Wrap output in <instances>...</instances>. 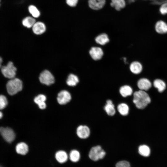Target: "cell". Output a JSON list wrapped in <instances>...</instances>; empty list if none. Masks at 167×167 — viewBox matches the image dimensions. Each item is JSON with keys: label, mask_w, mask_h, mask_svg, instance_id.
<instances>
[{"label": "cell", "mask_w": 167, "mask_h": 167, "mask_svg": "<svg viewBox=\"0 0 167 167\" xmlns=\"http://www.w3.org/2000/svg\"><path fill=\"white\" fill-rule=\"evenodd\" d=\"M95 41L97 44L103 45L109 42V39L106 34L102 33L96 37Z\"/></svg>", "instance_id": "cell-23"}, {"label": "cell", "mask_w": 167, "mask_h": 167, "mask_svg": "<svg viewBox=\"0 0 167 167\" xmlns=\"http://www.w3.org/2000/svg\"><path fill=\"white\" fill-rule=\"evenodd\" d=\"M2 58L0 57V68L1 67V64L2 62Z\"/></svg>", "instance_id": "cell-34"}, {"label": "cell", "mask_w": 167, "mask_h": 167, "mask_svg": "<svg viewBox=\"0 0 167 167\" xmlns=\"http://www.w3.org/2000/svg\"><path fill=\"white\" fill-rule=\"evenodd\" d=\"M0 133L4 139L8 143L12 142L15 138V133L13 130L10 128L3 127Z\"/></svg>", "instance_id": "cell-6"}, {"label": "cell", "mask_w": 167, "mask_h": 167, "mask_svg": "<svg viewBox=\"0 0 167 167\" xmlns=\"http://www.w3.org/2000/svg\"><path fill=\"white\" fill-rule=\"evenodd\" d=\"M54 158L55 161L58 163L62 165L67 162L69 159V155L65 151L59 150L55 152Z\"/></svg>", "instance_id": "cell-7"}, {"label": "cell", "mask_w": 167, "mask_h": 167, "mask_svg": "<svg viewBox=\"0 0 167 167\" xmlns=\"http://www.w3.org/2000/svg\"><path fill=\"white\" fill-rule=\"evenodd\" d=\"M155 29L158 33L163 34L167 33V24L164 21L159 20L155 25Z\"/></svg>", "instance_id": "cell-16"}, {"label": "cell", "mask_w": 167, "mask_h": 167, "mask_svg": "<svg viewBox=\"0 0 167 167\" xmlns=\"http://www.w3.org/2000/svg\"><path fill=\"white\" fill-rule=\"evenodd\" d=\"M89 53L92 58L95 60L100 59L102 57L103 52L100 47H93L91 48Z\"/></svg>", "instance_id": "cell-11"}, {"label": "cell", "mask_w": 167, "mask_h": 167, "mask_svg": "<svg viewBox=\"0 0 167 167\" xmlns=\"http://www.w3.org/2000/svg\"><path fill=\"white\" fill-rule=\"evenodd\" d=\"M2 128H3L2 127H0V132L1 130H2Z\"/></svg>", "instance_id": "cell-36"}, {"label": "cell", "mask_w": 167, "mask_h": 167, "mask_svg": "<svg viewBox=\"0 0 167 167\" xmlns=\"http://www.w3.org/2000/svg\"></svg>", "instance_id": "cell-40"}, {"label": "cell", "mask_w": 167, "mask_h": 167, "mask_svg": "<svg viewBox=\"0 0 167 167\" xmlns=\"http://www.w3.org/2000/svg\"><path fill=\"white\" fill-rule=\"evenodd\" d=\"M6 87L8 93L11 95H13L22 90V82L19 79L15 77L8 81Z\"/></svg>", "instance_id": "cell-2"}, {"label": "cell", "mask_w": 167, "mask_h": 167, "mask_svg": "<svg viewBox=\"0 0 167 167\" xmlns=\"http://www.w3.org/2000/svg\"><path fill=\"white\" fill-rule=\"evenodd\" d=\"M104 109L107 114L109 116H113L115 113L114 105L110 100H108L106 101Z\"/></svg>", "instance_id": "cell-17"}, {"label": "cell", "mask_w": 167, "mask_h": 167, "mask_svg": "<svg viewBox=\"0 0 167 167\" xmlns=\"http://www.w3.org/2000/svg\"><path fill=\"white\" fill-rule=\"evenodd\" d=\"M40 82L47 86H49L55 82V79L53 74L48 70H45L40 74L39 77Z\"/></svg>", "instance_id": "cell-5"}, {"label": "cell", "mask_w": 167, "mask_h": 167, "mask_svg": "<svg viewBox=\"0 0 167 167\" xmlns=\"http://www.w3.org/2000/svg\"><path fill=\"white\" fill-rule=\"evenodd\" d=\"M32 28L33 32L37 35L43 34L46 29L45 24L41 21H36Z\"/></svg>", "instance_id": "cell-9"}, {"label": "cell", "mask_w": 167, "mask_h": 167, "mask_svg": "<svg viewBox=\"0 0 167 167\" xmlns=\"http://www.w3.org/2000/svg\"><path fill=\"white\" fill-rule=\"evenodd\" d=\"M159 10L160 13L162 15L167 14V2L162 3Z\"/></svg>", "instance_id": "cell-30"}, {"label": "cell", "mask_w": 167, "mask_h": 167, "mask_svg": "<svg viewBox=\"0 0 167 167\" xmlns=\"http://www.w3.org/2000/svg\"><path fill=\"white\" fill-rule=\"evenodd\" d=\"M130 69L131 71L133 73L138 74L142 71L143 67L142 64L139 62L135 61L131 64Z\"/></svg>", "instance_id": "cell-18"}, {"label": "cell", "mask_w": 167, "mask_h": 167, "mask_svg": "<svg viewBox=\"0 0 167 167\" xmlns=\"http://www.w3.org/2000/svg\"><path fill=\"white\" fill-rule=\"evenodd\" d=\"M119 92L123 97H126L131 95L133 92V90L132 88L129 86L125 85L120 88Z\"/></svg>", "instance_id": "cell-21"}, {"label": "cell", "mask_w": 167, "mask_h": 167, "mask_svg": "<svg viewBox=\"0 0 167 167\" xmlns=\"http://www.w3.org/2000/svg\"><path fill=\"white\" fill-rule=\"evenodd\" d=\"M71 99V96L70 92L66 90L61 91L58 94L57 100L60 105H64L69 102Z\"/></svg>", "instance_id": "cell-8"}, {"label": "cell", "mask_w": 167, "mask_h": 167, "mask_svg": "<svg viewBox=\"0 0 167 167\" xmlns=\"http://www.w3.org/2000/svg\"><path fill=\"white\" fill-rule=\"evenodd\" d=\"M79 82L78 77L75 75L71 74L68 76L66 83L67 84L70 86H76Z\"/></svg>", "instance_id": "cell-22"}, {"label": "cell", "mask_w": 167, "mask_h": 167, "mask_svg": "<svg viewBox=\"0 0 167 167\" xmlns=\"http://www.w3.org/2000/svg\"><path fill=\"white\" fill-rule=\"evenodd\" d=\"M105 3V0H88L89 7L94 10H99L102 8Z\"/></svg>", "instance_id": "cell-12"}, {"label": "cell", "mask_w": 167, "mask_h": 167, "mask_svg": "<svg viewBox=\"0 0 167 167\" xmlns=\"http://www.w3.org/2000/svg\"><path fill=\"white\" fill-rule=\"evenodd\" d=\"M105 155V152L101 146L98 145L92 147L90 149L89 156L93 161H97L103 159Z\"/></svg>", "instance_id": "cell-4"}, {"label": "cell", "mask_w": 167, "mask_h": 167, "mask_svg": "<svg viewBox=\"0 0 167 167\" xmlns=\"http://www.w3.org/2000/svg\"><path fill=\"white\" fill-rule=\"evenodd\" d=\"M69 159L73 163L78 162L79 160L80 157V155L79 152L76 149L71 150L70 152L69 155Z\"/></svg>", "instance_id": "cell-20"}, {"label": "cell", "mask_w": 167, "mask_h": 167, "mask_svg": "<svg viewBox=\"0 0 167 167\" xmlns=\"http://www.w3.org/2000/svg\"><path fill=\"white\" fill-rule=\"evenodd\" d=\"M46 99V96L43 94H40L35 97L34 101L37 105L41 103L45 102Z\"/></svg>", "instance_id": "cell-28"}, {"label": "cell", "mask_w": 167, "mask_h": 167, "mask_svg": "<svg viewBox=\"0 0 167 167\" xmlns=\"http://www.w3.org/2000/svg\"><path fill=\"white\" fill-rule=\"evenodd\" d=\"M1 2V0H0V2Z\"/></svg>", "instance_id": "cell-39"}, {"label": "cell", "mask_w": 167, "mask_h": 167, "mask_svg": "<svg viewBox=\"0 0 167 167\" xmlns=\"http://www.w3.org/2000/svg\"><path fill=\"white\" fill-rule=\"evenodd\" d=\"M0 6H1V3L0 2Z\"/></svg>", "instance_id": "cell-37"}, {"label": "cell", "mask_w": 167, "mask_h": 167, "mask_svg": "<svg viewBox=\"0 0 167 167\" xmlns=\"http://www.w3.org/2000/svg\"><path fill=\"white\" fill-rule=\"evenodd\" d=\"M133 102L139 109H143L151 102L150 98L145 91L139 90L133 94Z\"/></svg>", "instance_id": "cell-1"}, {"label": "cell", "mask_w": 167, "mask_h": 167, "mask_svg": "<svg viewBox=\"0 0 167 167\" xmlns=\"http://www.w3.org/2000/svg\"><path fill=\"white\" fill-rule=\"evenodd\" d=\"M16 70V67L11 61L9 62L6 66H2L1 68L2 73L4 77L10 79L15 78Z\"/></svg>", "instance_id": "cell-3"}, {"label": "cell", "mask_w": 167, "mask_h": 167, "mask_svg": "<svg viewBox=\"0 0 167 167\" xmlns=\"http://www.w3.org/2000/svg\"><path fill=\"white\" fill-rule=\"evenodd\" d=\"M2 113L0 111V119L1 118H2Z\"/></svg>", "instance_id": "cell-35"}, {"label": "cell", "mask_w": 167, "mask_h": 167, "mask_svg": "<svg viewBox=\"0 0 167 167\" xmlns=\"http://www.w3.org/2000/svg\"><path fill=\"white\" fill-rule=\"evenodd\" d=\"M36 21V19L31 16H27L22 19L21 24L24 27L30 28H32Z\"/></svg>", "instance_id": "cell-15"}, {"label": "cell", "mask_w": 167, "mask_h": 167, "mask_svg": "<svg viewBox=\"0 0 167 167\" xmlns=\"http://www.w3.org/2000/svg\"><path fill=\"white\" fill-rule=\"evenodd\" d=\"M28 11L31 16L36 19L39 18L41 15V13L38 8L35 5L31 4L28 8Z\"/></svg>", "instance_id": "cell-19"}, {"label": "cell", "mask_w": 167, "mask_h": 167, "mask_svg": "<svg viewBox=\"0 0 167 167\" xmlns=\"http://www.w3.org/2000/svg\"><path fill=\"white\" fill-rule=\"evenodd\" d=\"M138 151L140 154L144 156H148L150 153V148L145 145L140 146L138 148Z\"/></svg>", "instance_id": "cell-27"}, {"label": "cell", "mask_w": 167, "mask_h": 167, "mask_svg": "<svg viewBox=\"0 0 167 167\" xmlns=\"http://www.w3.org/2000/svg\"><path fill=\"white\" fill-rule=\"evenodd\" d=\"M66 4L70 7H75L76 6L78 0H65Z\"/></svg>", "instance_id": "cell-32"}, {"label": "cell", "mask_w": 167, "mask_h": 167, "mask_svg": "<svg viewBox=\"0 0 167 167\" xmlns=\"http://www.w3.org/2000/svg\"><path fill=\"white\" fill-rule=\"evenodd\" d=\"M8 104L6 97L3 95H0V109H2L6 107Z\"/></svg>", "instance_id": "cell-29"}, {"label": "cell", "mask_w": 167, "mask_h": 167, "mask_svg": "<svg viewBox=\"0 0 167 167\" xmlns=\"http://www.w3.org/2000/svg\"><path fill=\"white\" fill-rule=\"evenodd\" d=\"M117 109L119 113L122 115H127L129 112V107L128 105L124 103H122L117 106Z\"/></svg>", "instance_id": "cell-26"}, {"label": "cell", "mask_w": 167, "mask_h": 167, "mask_svg": "<svg viewBox=\"0 0 167 167\" xmlns=\"http://www.w3.org/2000/svg\"><path fill=\"white\" fill-rule=\"evenodd\" d=\"M137 86L140 90L147 91L151 87L152 84L148 79L142 78L138 81Z\"/></svg>", "instance_id": "cell-13"}, {"label": "cell", "mask_w": 167, "mask_h": 167, "mask_svg": "<svg viewBox=\"0 0 167 167\" xmlns=\"http://www.w3.org/2000/svg\"><path fill=\"white\" fill-rule=\"evenodd\" d=\"M76 134L80 138L85 139L90 135V131L89 128L85 125L79 126L77 128Z\"/></svg>", "instance_id": "cell-10"}, {"label": "cell", "mask_w": 167, "mask_h": 167, "mask_svg": "<svg viewBox=\"0 0 167 167\" xmlns=\"http://www.w3.org/2000/svg\"><path fill=\"white\" fill-rule=\"evenodd\" d=\"M153 84L154 86L157 88L159 92H163L166 88V84L165 82L160 79H156L154 80Z\"/></svg>", "instance_id": "cell-25"}, {"label": "cell", "mask_w": 167, "mask_h": 167, "mask_svg": "<svg viewBox=\"0 0 167 167\" xmlns=\"http://www.w3.org/2000/svg\"><path fill=\"white\" fill-rule=\"evenodd\" d=\"M16 152L22 156L26 155L28 152L29 147L25 143L21 142L18 143L15 147Z\"/></svg>", "instance_id": "cell-14"}, {"label": "cell", "mask_w": 167, "mask_h": 167, "mask_svg": "<svg viewBox=\"0 0 167 167\" xmlns=\"http://www.w3.org/2000/svg\"><path fill=\"white\" fill-rule=\"evenodd\" d=\"M38 105L39 107L41 109H44L46 107V104L45 102L41 103Z\"/></svg>", "instance_id": "cell-33"}, {"label": "cell", "mask_w": 167, "mask_h": 167, "mask_svg": "<svg viewBox=\"0 0 167 167\" xmlns=\"http://www.w3.org/2000/svg\"><path fill=\"white\" fill-rule=\"evenodd\" d=\"M111 5L117 10L124 7L126 5L125 0H111Z\"/></svg>", "instance_id": "cell-24"}, {"label": "cell", "mask_w": 167, "mask_h": 167, "mask_svg": "<svg viewBox=\"0 0 167 167\" xmlns=\"http://www.w3.org/2000/svg\"><path fill=\"white\" fill-rule=\"evenodd\" d=\"M0 167H2L1 166V165H0Z\"/></svg>", "instance_id": "cell-38"}, {"label": "cell", "mask_w": 167, "mask_h": 167, "mask_svg": "<svg viewBox=\"0 0 167 167\" xmlns=\"http://www.w3.org/2000/svg\"><path fill=\"white\" fill-rule=\"evenodd\" d=\"M130 163L126 161H121L116 165V167H130Z\"/></svg>", "instance_id": "cell-31"}]
</instances>
